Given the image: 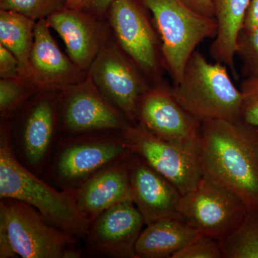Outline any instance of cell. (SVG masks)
Segmentation results:
<instances>
[{"label":"cell","instance_id":"13","mask_svg":"<svg viewBox=\"0 0 258 258\" xmlns=\"http://www.w3.org/2000/svg\"><path fill=\"white\" fill-rule=\"evenodd\" d=\"M133 203L146 225L166 217H180L178 206L181 194L169 180L135 154L128 158Z\"/></svg>","mask_w":258,"mask_h":258},{"label":"cell","instance_id":"32","mask_svg":"<svg viewBox=\"0 0 258 258\" xmlns=\"http://www.w3.org/2000/svg\"><path fill=\"white\" fill-rule=\"evenodd\" d=\"M17 257H18V255L13 250L6 232L3 228L0 227V257L12 258Z\"/></svg>","mask_w":258,"mask_h":258},{"label":"cell","instance_id":"8","mask_svg":"<svg viewBox=\"0 0 258 258\" xmlns=\"http://www.w3.org/2000/svg\"><path fill=\"white\" fill-rule=\"evenodd\" d=\"M248 210L238 195L205 174L192 191L181 195L178 206L181 218L200 235L220 240Z\"/></svg>","mask_w":258,"mask_h":258},{"label":"cell","instance_id":"29","mask_svg":"<svg viewBox=\"0 0 258 258\" xmlns=\"http://www.w3.org/2000/svg\"><path fill=\"white\" fill-rule=\"evenodd\" d=\"M195 13L208 18H215L212 0H181Z\"/></svg>","mask_w":258,"mask_h":258},{"label":"cell","instance_id":"30","mask_svg":"<svg viewBox=\"0 0 258 258\" xmlns=\"http://www.w3.org/2000/svg\"><path fill=\"white\" fill-rule=\"evenodd\" d=\"M242 29L248 31L258 29V0L249 1Z\"/></svg>","mask_w":258,"mask_h":258},{"label":"cell","instance_id":"34","mask_svg":"<svg viewBox=\"0 0 258 258\" xmlns=\"http://www.w3.org/2000/svg\"><path fill=\"white\" fill-rule=\"evenodd\" d=\"M257 128H258V127H257Z\"/></svg>","mask_w":258,"mask_h":258},{"label":"cell","instance_id":"28","mask_svg":"<svg viewBox=\"0 0 258 258\" xmlns=\"http://www.w3.org/2000/svg\"><path fill=\"white\" fill-rule=\"evenodd\" d=\"M0 76L3 79H22L20 64L13 52L0 44Z\"/></svg>","mask_w":258,"mask_h":258},{"label":"cell","instance_id":"11","mask_svg":"<svg viewBox=\"0 0 258 258\" xmlns=\"http://www.w3.org/2000/svg\"><path fill=\"white\" fill-rule=\"evenodd\" d=\"M137 118L159 138L181 144L200 141L201 122L176 101L170 88L148 89L139 103Z\"/></svg>","mask_w":258,"mask_h":258},{"label":"cell","instance_id":"23","mask_svg":"<svg viewBox=\"0 0 258 258\" xmlns=\"http://www.w3.org/2000/svg\"><path fill=\"white\" fill-rule=\"evenodd\" d=\"M38 90L32 83L23 79L0 81V111L3 118L14 113L30 95Z\"/></svg>","mask_w":258,"mask_h":258},{"label":"cell","instance_id":"17","mask_svg":"<svg viewBox=\"0 0 258 258\" xmlns=\"http://www.w3.org/2000/svg\"><path fill=\"white\" fill-rule=\"evenodd\" d=\"M83 11L66 7L46 20L50 28L60 35L69 58L84 71L91 68L103 47L101 30Z\"/></svg>","mask_w":258,"mask_h":258},{"label":"cell","instance_id":"10","mask_svg":"<svg viewBox=\"0 0 258 258\" xmlns=\"http://www.w3.org/2000/svg\"><path fill=\"white\" fill-rule=\"evenodd\" d=\"M145 221L132 201L117 204L90 223L85 236L88 250L115 258H137L135 246Z\"/></svg>","mask_w":258,"mask_h":258},{"label":"cell","instance_id":"22","mask_svg":"<svg viewBox=\"0 0 258 258\" xmlns=\"http://www.w3.org/2000/svg\"><path fill=\"white\" fill-rule=\"evenodd\" d=\"M220 243L223 257L258 258V209L248 210Z\"/></svg>","mask_w":258,"mask_h":258},{"label":"cell","instance_id":"16","mask_svg":"<svg viewBox=\"0 0 258 258\" xmlns=\"http://www.w3.org/2000/svg\"><path fill=\"white\" fill-rule=\"evenodd\" d=\"M128 158L96 173L74 191L79 211L89 223L113 205L133 202Z\"/></svg>","mask_w":258,"mask_h":258},{"label":"cell","instance_id":"26","mask_svg":"<svg viewBox=\"0 0 258 258\" xmlns=\"http://www.w3.org/2000/svg\"><path fill=\"white\" fill-rule=\"evenodd\" d=\"M223 257L220 240L209 236L200 235L179 249L171 258Z\"/></svg>","mask_w":258,"mask_h":258},{"label":"cell","instance_id":"12","mask_svg":"<svg viewBox=\"0 0 258 258\" xmlns=\"http://www.w3.org/2000/svg\"><path fill=\"white\" fill-rule=\"evenodd\" d=\"M62 126L71 133L123 130L124 115L102 95L91 77L66 90Z\"/></svg>","mask_w":258,"mask_h":258},{"label":"cell","instance_id":"2","mask_svg":"<svg viewBox=\"0 0 258 258\" xmlns=\"http://www.w3.org/2000/svg\"><path fill=\"white\" fill-rule=\"evenodd\" d=\"M0 198L29 204L51 225L76 238L87 234L90 223L79 211L74 191L55 189L22 164L5 125L0 136Z\"/></svg>","mask_w":258,"mask_h":258},{"label":"cell","instance_id":"25","mask_svg":"<svg viewBox=\"0 0 258 258\" xmlns=\"http://www.w3.org/2000/svg\"><path fill=\"white\" fill-rule=\"evenodd\" d=\"M236 55L242 62V74L244 79H258V29H241L237 40Z\"/></svg>","mask_w":258,"mask_h":258},{"label":"cell","instance_id":"5","mask_svg":"<svg viewBox=\"0 0 258 258\" xmlns=\"http://www.w3.org/2000/svg\"><path fill=\"white\" fill-rule=\"evenodd\" d=\"M0 227L19 257L77 258L82 254L76 237L51 225L38 210L16 199H1Z\"/></svg>","mask_w":258,"mask_h":258},{"label":"cell","instance_id":"4","mask_svg":"<svg viewBox=\"0 0 258 258\" xmlns=\"http://www.w3.org/2000/svg\"><path fill=\"white\" fill-rule=\"evenodd\" d=\"M142 2L154 17L166 69L174 84H179L195 48L205 39L216 36L217 20L198 14L181 0Z\"/></svg>","mask_w":258,"mask_h":258},{"label":"cell","instance_id":"24","mask_svg":"<svg viewBox=\"0 0 258 258\" xmlns=\"http://www.w3.org/2000/svg\"><path fill=\"white\" fill-rule=\"evenodd\" d=\"M66 7V0H0L1 10L20 13L35 21L47 19Z\"/></svg>","mask_w":258,"mask_h":258},{"label":"cell","instance_id":"20","mask_svg":"<svg viewBox=\"0 0 258 258\" xmlns=\"http://www.w3.org/2000/svg\"><path fill=\"white\" fill-rule=\"evenodd\" d=\"M250 0H212L217 32L210 47V54L217 61L230 70L235 79V57L237 40L242 28L244 16Z\"/></svg>","mask_w":258,"mask_h":258},{"label":"cell","instance_id":"18","mask_svg":"<svg viewBox=\"0 0 258 258\" xmlns=\"http://www.w3.org/2000/svg\"><path fill=\"white\" fill-rule=\"evenodd\" d=\"M57 109L50 98L37 99L30 107L19 140V149L30 170L40 171L49 157L55 139Z\"/></svg>","mask_w":258,"mask_h":258},{"label":"cell","instance_id":"7","mask_svg":"<svg viewBox=\"0 0 258 258\" xmlns=\"http://www.w3.org/2000/svg\"><path fill=\"white\" fill-rule=\"evenodd\" d=\"M121 132L132 153L175 185L181 195L196 187L204 174L200 139L194 143H176L159 138L141 124H128Z\"/></svg>","mask_w":258,"mask_h":258},{"label":"cell","instance_id":"6","mask_svg":"<svg viewBox=\"0 0 258 258\" xmlns=\"http://www.w3.org/2000/svg\"><path fill=\"white\" fill-rule=\"evenodd\" d=\"M47 176L61 190L75 191L86 180L133 154L123 137L83 136L62 141Z\"/></svg>","mask_w":258,"mask_h":258},{"label":"cell","instance_id":"27","mask_svg":"<svg viewBox=\"0 0 258 258\" xmlns=\"http://www.w3.org/2000/svg\"><path fill=\"white\" fill-rule=\"evenodd\" d=\"M240 90L243 98L240 120L258 127V79H244Z\"/></svg>","mask_w":258,"mask_h":258},{"label":"cell","instance_id":"21","mask_svg":"<svg viewBox=\"0 0 258 258\" xmlns=\"http://www.w3.org/2000/svg\"><path fill=\"white\" fill-rule=\"evenodd\" d=\"M35 25V20L25 15L10 10L0 11V44L14 54L20 64V77L28 82Z\"/></svg>","mask_w":258,"mask_h":258},{"label":"cell","instance_id":"1","mask_svg":"<svg viewBox=\"0 0 258 258\" xmlns=\"http://www.w3.org/2000/svg\"><path fill=\"white\" fill-rule=\"evenodd\" d=\"M204 174L232 190L249 210L258 209V128L238 120L201 123Z\"/></svg>","mask_w":258,"mask_h":258},{"label":"cell","instance_id":"9","mask_svg":"<svg viewBox=\"0 0 258 258\" xmlns=\"http://www.w3.org/2000/svg\"><path fill=\"white\" fill-rule=\"evenodd\" d=\"M97 88L128 120L138 116L139 103L149 88L139 71L116 47H103L91 64Z\"/></svg>","mask_w":258,"mask_h":258},{"label":"cell","instance_id":"31","mask_svg":"<svg viewBox=\"0 0 258 258\" xmlns=\"http://www.w3.org/2000/svg\"><path fill=\"white\" fill-rule=\"evenodd\" d=\"M115 0H83V10L97 15H102L109 10Z\"/></svg>","mask_w":258,"mask_h":258},{"label":"cell","instance_id":"14","mask_svg":"<svg viewBox=\"0 0 258 258\" xmlns=\"http://www.w3.org/2000/svg\"><path fill=\"white\" fill-rule=\"evenodd\" d=\"M109 20L120 46L134 63L145 72L157 71V39L139 5L134 0H115Z\"/></svg>","mask_w":258,"mask_h":258},{"label":"cell","instance_id":"33","mask_svg":"<svg viewBox=\"0 0 258 258\" xmlns=\"http://www.w3.org/2000/svg\"><path fill=\"white\" fill-rule=\"evenodd\" d=\"M83 0H66L67 8L83 10Z\"/></svg>","mask_w":258,"mask_h":258},{"label":"cell","instance_id":"3","mask_svg":"<svg viewBox=\"0 0 258 258\" xmlns=\"http://www.w3.org/2000/svg\"><path fill=\"white\" fill-rule=\"evenodd\" d=\"M170 91L176 101L201 123L240 119L243 98L232 83L227 66L209 62L198 50L186 62L181 82Z\"/></svg>","mask_w":258,"mask_h":258},{"label":"cell","instance_id":"19","mask_svg":"<svg viewBox=\"0 0 258 258\" xmlns=\"http://www.w3.org/2000/svg\"><path fill=\"white\" fill-rule=\"evenodd\" d=\"M146 226L136 244L137 258H171L200 235L180 217H166Z\"/></svg>","mask_w":258,"mask_h":258},{"label":"cell","instance_id":"15","mask_svg":"<svg viewBox=\"0 0 258 258\" xmlns=\"http://www.w3.org/2000/svg\"><path fill=\"white\" fill-rule=\"evenodd\" d=\"M46 19L35 27L30 58V82L38 90H66L81 83V71L62 53L51 35Z\"/></svg>","mask_w":258,"mask_h":258}]
</instances>
